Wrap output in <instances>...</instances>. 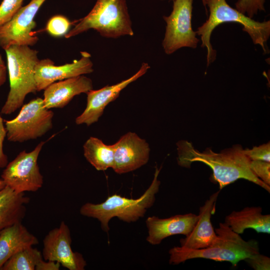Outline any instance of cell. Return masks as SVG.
<instances>
[{
    "label": "cell",
    "mask_w": 270,
    "mask_h": 270,
    "mask_svg": "<svg viewBox=\"0 0 270 270\" xmlns=\"http://www.w3.org/2000/svg\"><path fill=\"white\" fill-rule=\"evenodd\" d=\"M176 144L178 165L189 168L196 162L206 164L212 170V180L218 184L220 189L239 179H244L270 192V186L257 178L250 169V160L241 146L234 145L216 153L208 148L200 152L186 140L180 141Z\"/></svg>",
    "instance_id": "cell-1"
},
{
    "label": "cell",
    "mask_w": 270,
    "mask_h": 270,
    "mask_svg": "<svg viewBox=\"0 0 270 270\" xmlns=\"http://www.w3.org/2000/svg\"><path fill=\"white\" fill-rule=\"evenodd\" d=\"M218 238L212 246L202 249H190L180 246L169 252L170 264H178L188 260L202 258L218 262H228L234 266L246 258L260 253L256 240H244L224 222H220L214 229Z\"/></svg>",
    "instance_id": "cell-2"
},
{
    "label": "cell",
    "mask_w": 270,
    "mask_h": 270,
    "mask_svg": "<svg viewBox=\"0 0 270 270\" xmlns=\"http://www.w3.org/2000/svg\"><path fill=\"white\" fill-rule=\"evenodd\" d=\"M206 10L209 8L210 15L206 22L196 31L200 36L202 48L207 49V64L212 62L216 58V51L210 44V36L214 30L218 25L225 22H236L243 26L255 44L260 45L264 53L268 52L266 42L270 36V22L256 21L232 8L226 0H202Z\"/></svg>",
    "instance_id": "cell-3"
},
{
    "label": "cell",
    "mask_w": 270,
    "mask_h": 270,
    "mask_svg": "<svg viewBox=\"0 0 270 270\" xmlns=\"http://www.w3.org/2000/svg\"><path fill=\"white\" fill-rule=\"evenodd\" d=\"M161 168L156 167L154 178L144 194L136 199L128 198L114 194L110 196L102 202H87L80 208V214L85 216L97 219L101 228L108 232L110 220L114 217L126 222H135L144 216L147 210L152 207L158 192L160 182L158 176Z\"/></svg>",
    "instance_id": "cell-4"
},
{
    "label": "cell",
    "mask_w": 270,
    "mask_h": 270,
    "mask_svg": "<svg viewBox=\"0 0 270 270\" xmlns=\"http://www.w3.org/2000/svg\"><path fill=\"white\" fill-rule=\"evenodd\" d=\"M10 90L0 112L10 114L21 107L26 96L37 92L34 78L38 52L27 46L12 45L4 50Z\"/></svg>",
    "instance_id": "cell-5"
},
{
    "label": "cell",
    "mask_w": 270,
    "mask_h": 270,
    "mask_svg": "<svg viewBox=\"0 0 270 270\" xmlns=\"http://www.w3.org/2000/svg\"><path fill=\"white\" fill-rule=\"evenodd\" d=\"M90 29L102 36L116 38L134 34L126 0H96L90 12L64 36L71 38Z\"/></svg>",
    "instance_id": "cell-6"
},
{
    "label": "cell",
    "mask_w": 270,
    "mask_h": 270,
    "mask_svg": "<svg viewBox=\"0 0 270 270\" xmlns=\"http://www.w3.org/2000/svg\"><path fill=\"white\" fill-rule=\"evenodd\" d=\"M53 116V112L44 106L42 98L31 100L22 106L15 118L4 120L8 140L22 142L42 136L52 129Z\"/></svg>",
    "instance_id": "cell-7"
},
{
    "label": "cell",
    "mask_w": 270,
    "mask_h": 270,
    "mask_svg": "<svg viewBox=\"0 0 270 270\" xmlns=\"http://www.w3.org/2000/svg\"><path fill=\"white\" fill-rule=\"evenodd\" d=\"M44 142H41L30 152L22 151L8 164L1 175L6 186L18 194L36 192L42 186L38 160Z\"/></svg>",
    "instance_id": "cell-8"
},
{
    "label": "cell",
    "mask_w": 270,
    "mask_h": 270,
    "mask_svg": "<svg viewBox=\"0 0 270 270\" xmlns=\"http://www.w3.org/2000/svg\"><path fill=\"white\" fill-rule=\"evenodd\" d=\"M192 3L193 0H174L170 14L163 16L166 25L162 46L166 54L184 47H197L200 40L192 26Z\"/></svg>",
    "instance_id": "cell-9"
},
{
    "label": "cell",
    "mask_w": 270,
    "mask_h": 270,
    "mask_svg": "<svg viewBox=\"0 0 270 270\" xmlns=\"http://www.w3.org/2000/svg\"><path fill=\"white\" fill-rule=\"evenodd\" d=\"M46 0H32L22 6L12 18L0 28V47L4 50L12 45L32 46L38 38L34 34V18Z\"/></svg>",
    "instance_id": "cell-10"
},
{
    "label": "cell",
    "mask_w": 270,
    "mask_h": 270,
    "mask_svg": "<svg viewBox=\"0 0 270 270\" xmlns=\"http://www.w3.org/2000/svg\"><path fill=\"white\" fill-rule=\"evenodd\" d=\"M68 225L62 222L58 227L50 230L43 240L42 256L45 260L58 262L69 270H84L86 262L82 255L74 252Z\"/></svg>",
    "instance_id": "cell-11"
},
{
    "label": "cell",
    "mask_w": 270,
    "mask_h": 270,
    "mask_svg": "<svg viewBox=\"0 0 270 270\" xmlns=\"http://www.w3.org/2000/svg\"><path fill=\"white\" fill-rule=\"evenodd\" d=\"M80 54L79 60L61 66L54 65L50 58L40 60L34 72L37 91L44 90L54 82L93 72L90 54L87 52H81Z\"/></svg>",
    "instance_id": "cell-12"
},
{
    "label": "cell",
    "mask_w": 270,
    "mask_h": 270,
    "mask_svg": "<svg viewBox=\"0 0 270 270\" xmlns=\"http://www.w3.org/2000/svg\"><path fill=\"white\" fill-rule=\"evenodd\" d=\"M150 68L148 63L142 62L138 71L130 78L116 84L106 86L97 90L92 89L86 93V106L82 113L76 118V124L89 126L97 122L106 106L116 100L123 89L144 75Z\"/></svg>",
    "instance_id": "cell-13"
},
{
    "label": "cell",
    "mask_w": 270,
    "mask_h": 270,
    "mask_svg": "<svg viewBox=\"0 0 270 270\" xmlns=\"http://www.w3.org/2000/svg\"><path fill=\"white\" fill-rule=\"evenodd\" d=\"M113 145L114 160L112 168L118 174L135 170L148 161L149 145L134 132L126 133Z\"/></svg>",
    "instance_id": "cell-14"
},
{
    "label": "cell",
    "mask_w": 270,
    "mask_h": 270,
    "mask_svg": "<svg viewBox=\"0 0 270 270\" xmlns=\"http://www.w3.org/2000/svg\"><path fill=\"white\" fill-rule=\"evenodd\" d=\"M198 219L192 213L177 214L164 218L149 216L146 221L148 230L146 241L152 245L160 244L164 238L175 234L188 235Z\"/></svg>",
    "instance_id": "cell-15"
},
{
    "label": "cell",
    "mask_w": 270,
    "mask_h": 270,
    "mask_svg": "<svg viewBox=\"0 0 270 270\" xmlns=\"http://www.w3.org/2000/svg\"><path fill=\"white\" fill-rule=\"evenodd\" d=\"M220 191L212 194L199 208L198 220L190 233L180 240V246L190 249L208 248L217 240L214 228L212 215L215 212L216 204Z\"/></svg>",
    "instance_id": "cell-16"
},
{
    "label": "cell",
    "mask_w": 270,
    "mask_h": 270,
    "mask_svg": "<svg viewBox=\"0 0 270 270\" xmlns=\"http://www.w3.org/2000/svg\"><path fill=\"white\" fill-rule=\"evenodd\" d=\"M92 89V80L84 75L57 81L44 90V104L48 109L62 108L76 96Z\"/></svg>",
    "instance_id": "cell-17"
},
{
    "label": "cell",
    "mask_w": 270,
    "mask_h": 270,
    "mask_svg": "<svg viewBox=\"0 0 270 270\" xmlns=\"http://www.w3.org/2000/svg\"><path fill=\"white\" fill-rule=\"evenodd\" d=\"M38 244V238L22 224L15 223L0 231V270L18 252Z\"/></svg>",
    "instance_id": "cell-18"
},
{
    "label": "cell",
    "mask_w": 270,
    "mask_h": 270,
    "mask_svg": "<svg viewBox=\"0 0 270 270\" xmlns=\"http://www.w3.org/2000/svg\"><path fill=\"white\" fill-rule=\"evenodd\" d=\"M224 223L239 234L248 228L258 233H270V215L262 214L260 206H248L239 211H232L226 216Z\"/></svg>",
    "instance_id": "cell-19"
},
{
    "label": "cell",
    "mask_w": 270,
    "mask_h": 270,
    "mask_svg": "<svg viewBox=\"0 0 270 270\" xmlns=\"http://www.w3.org/2000/svg\"><path fill=\"white\" fill-rule=\"evenodd\" d=\"M29 201L24 193H17L8 186L0 190V231L22 222Z\"/></svg>",
    "instance_id": "cell-20"
},
{
    "label": "cell",
    "mask_w": 270,
    "mask_h": 270,
    "mask_svg": "<svg viewBox=\"0 0 270 270\" xmlns=\"http://www.w3.org/2000/svg\"><path fill=\"white\" fill-rule=\"evenodd\" d=\"M86 160L96 170L104 171L112 168L114 160V145H107L100 139L91 136L83 146Z\"/></svg>",
    "instance_id": "cell-21"
},
{
    "label": "cell",
    "mask_w": 270,
    "mask_h": 270,
    "mask_svg": "<svg viewBox=\"0 0 270 270\" xmlns=\"http://www.w3.org/2000/svg\"><path fill=\"white\" fill-rule=\"evenodd\" d=\"M42 259V252L33 246L23 249L11 256L0 270H36Z\"/></svg>",
    "instance_id": "cell-22"
},
{
    "label": "cell",
    "mask_w": 270,
    "mask_h": 270,
    "mask_svg": "<svg viewBox=\"0 0 270 270\" xmlns=\"http://www.w3.org/2000/svg\"><path fill=\"white\" fill-rule=\"evenodd\" d=\"M70 25L71 23L67 18L62 15H56L48 20L46 30L53 36H64L70 30Z\"/></svg>",
    "instance_id": "cell-23"
},
{
    "label": "cell",
    "mask_w": 270,
    "mask_h": 270,
    "mask_svg": "<svg viewBox=\"0 0 270 270\" xmlns=\"http://www.w3.org/2000/svg\"><path fill=\"white\" fill-rule=\"evenodd\" d=\"M23 0H3L0 4V28L8 22L22 6Z\"/></svg>",
    "instance_id": "cell-24"
},
{
    "label": "cell",
    "mask_w": 270,
    "mask_h": 270,
    "mask_svg": "<svg viewBox=\"0 0 270 270\" xmlns=\"http://www.w3.org/2000/svg\"><path fill=\"white\" fill-rule=\"evenodd\" d=\"M265 0H238L236 4V9L251 18L258 11H265Z\"/></svg>",
    "instance_id": "cell-25"
},
{
    "label": "cell",
    "mask_w": 270,
    "mask_h": 270,
    "mask_svg": "<svg viewBox=\"0 0 270 270\" xmlns=\"http://www.w3.org/2000/svg\"><path fill=\"white\" fill-rule=\"evenodd\" d=\"M250 168L253 174L270 186V163L263 160H250Z\"/></svg>",
    "instance_id": "cell-26"
},
{
    "label": "cell",
    "mask_w": 270,
    "mask_h": 270,
    "mask_svg": "<svg viewBox=\"0 0 270 270\" xmlns=\"http://www.w3.org/2000/svg\"><path fill=\"white\" fill-rule=\"evenodd\" d=\"M244 153L250 160H259L270 162V144L254 146L252 149L244 150Z\"/></svg>",
    "instance_id": "cell-27"
},
{
    "label": "cell",
    "mask_w": 270,
    "mask_h": 270,
    "mask_svg": "<svg viewBox=\"0 0 270 270\" xmlns=\"http://www.w3.org/2000/svg\"><path fill=\"white\" fill-rule=\"evenodd\" d=\"M248 264L255 270H270V258L260 253L253 254L244 260Z\"/></svg>",
    "instance_id": "cell-28"
},
{
    "label": "cell",
    "mask_w": 270,
    "mask_h": 270,
    "mask_svg": "<svg viewBox=\"0 0 270 270\" xmlns=\"http://www.w3.org/2000/svg\"><path fill=\"white\" fill-rule=\"evenodd\" d=\"M6 136V130L4 120L0 116V168H4L8 164V157L3 150V142Z\"/></svg>",
    "instance_id": "cell-29"
},
{
    "label": "cell",
    "mask_w": 270,
    "mask_h": 270,
    "mask_svg": "<svg viewBox=\"0 0 270 270\" xmlns=\"http://www.w3.org/2000/svg\"><path fill=\"white\" fill-rule=\"evenodd\" d=\"M60 266L58 262L42 259L36 266V270H58Z\"/></svg>",
    "instance_id": "cell-30"
},
{
    "label": "cell",
    "mask_w": 270,
    "mask_h": 270,
    "mask_svg": "<svg viewBox=\"0 0 270 270\" xmlns=\"http://www.w3.org/2000/svg\"><path fill=\"white\" fill-rule=\"evenodd\" d=\"M8 68L0 54V86L4 84L6 79Z\"/></svg>",
    "instance_id": "cell-31"
},
{
    "label": "cell",
    "mask_w": 270,
    "mask_h": 270,
    "mask_svg": "<svg viewBox=\"0 0 270 270\" xmlns=\"http://www.w3.org/2000/svg\"><path fill=\"white\" fill-rule=\"evenodd\" d=\"M6 186V184L4 182V180L0 178V190L2 189Z\"/></svg>",
    "instance_id": "cell-32"
},
{
    "label": "cell",
    "mask_w": 270,
    "mask_h": 270,
    "mask_svg": "<svg viewBox=\"0 0 270 270\" xmlns=\"http://www.w3.org/2000/svg\"></svg>",
    "instance_id": "cell-33"
}]
</instances>
